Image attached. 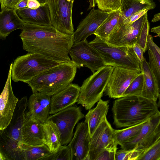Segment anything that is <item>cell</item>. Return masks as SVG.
Masks as SVG:
<instances>
[{"label":"cell","mask_w":160,"mask_h":160,"mask_svg":"<svg viewBox=\"0 0 160 160\" xmlns=\"http://www.w3.org/2000/svg\"><path fill=\"white\" fill-rule=\"evenodd\" d=\"M23 49L61 62H72L68 54L73 35L62 33L53 26L25 23L20 34Z\"/></svg>","instance_id":"6da1fadb"},{"label":"cell","mask_w":160,"mask_h":160,"mask_svg":"<svg viewBox=\"0 0 160 160\" xmlns=\"http://www.w3.org/2000/svg\"><path fill=\"white\" fill-rule=\"evenodd\" d=\"M157 102L140 96H127L116 99L112 108L113 124L117 128L133 126L160 113Z\"/></svg>","instance_id":"7a4b0ae2"},{"label":"cell","mask_w":160,"mask_h":160,"mask_svg":"<svg viewBox=\"0 0 160 160\" xmlns=\"http://www.w3.org/2000/svg\"><path fill=\"white\" fill-rule=\"evenodd\" d=\"M77 68L72 62L61 63L42 72L26 83L33 93L39 92L51 97L71 83Z\"/></svg>","instance_id":"3957f363"},{"label":"cell","mask_w":160,"mask_h":160,"mask_svg":"<svg viewBox=\"0 0 160 160\" xmlns=\"http://www.w3.org/2000/svg\"><path fill=\"white\" fill-rule=\"evenodd\" d=\"M89 43L99 53L106 66L141 72L140 62L132 47L110 45L97 36Z\"/></svg>","instance_id":"277c9868"},{"label":"cell","mask_w":160,"mask_h":160,"mask_svg":"<svg viewBox=\"0 0 160 160\" xmlns=\"http://www.w3.org/2000/svg\"><path fill=\"white\" fill-rule=\"evenodd\" d=\"M61 63L39 54L28 52L12 63L11 77L15 82L26 83L42 72Z\"/></svg>","instance_id":"5b68a950"},{"label":"cell","mask_w":160,"mask_h":160,"mask_svg":"<svg viewBox=\"0 0 160 160\" xmlns=\"http://www.w3.org/2000/svg\"><path fill=\"white\" fill-rule=\"evenodd\" d=\"M113 68L106 66L84 80L80 87L77 104L89 110L101 99Z\"/></svg>","instance_id":"8992f818"},{"label":"cell","mask_w":160,"mask_h":160,"mask_svg":"<svg viewBox=\"0 0 160 160\" xmlns=\"http://www.w3.org/2000/svg\"><path fill=\"white\" fill-rule=\"evenodd\" d=\"M148 12L132 23H124L120 17L118 23L110 34L107 42L117 47L130 46L137 42L146 20Z\"/></svg>","instance_id":"52a82bcc"},{"label":"cell","mask_w":160,"mask_h":160,"mask_svg":"<svg viewBox=\"0 0 160 160\" xmlns=\"http://www.w3.org/2000/svg\"><path fill=\"white\" fill-rule=\"evenodd\" d=\"M74 0H48L52 25L61 32L73 34L72 11Z\"/></svg>","instance_id":"ba28073f"},{"label":"cell","mask_w":160,"mask_h":160,"mask_svg":"<svg viewBox=\"0 0 160 160\" xmlns=\"http://www.w3.org/2000/svg\"><path fill=\"white\" fill-rule=\"evenodd\" d=\"M69 54L72 62L77 68L87 67L93 73L106 66L100 55L87 39L74 43Z\"/></svg>","instance_id":"9c48e42d"},{"label":"cell","mask_w":160,"mask_h":160,"mask_svg":"<svg viewBox=\"0 0 160 160\" xmlns=\"http://www.w3.org/2000/svg\"><path fill=\"white\" fill-rule=\"evenodd\" d=\"M84 117L79 107L72 106L50 115L47 120L56 124L60 132L61 145H66L73 137L75 126Z\"/></svg>","instance_id":"30bf717a"},{"label":"cell","mask_w":160,"mask_h":160,"mask_svg":"<svg viewBox=\"0 0 160 160\" xmlns=\"http://www.w3.org/2000/svg\"><path fill=\"white\" fill-rule=\"evenodd\" d=\"M114 130L106 118L89 139V150L87 160H95L104 149L117 146L118 144L115 138Z\"/></svg>","instance_id":"8fae6325"},{"label":"cell","mask_w":160,"mask_h":160,"mask_svg":"<svg viewBox=\"0 0 160 160\" xmlns=\"http://www.w3.org/2000/svg\"><path fill=\"white\" fill-rule=\"evenodd\" d=\"M140 72L122 68L114 67L105 91V95L113 99L122 97L130 84Z\"/></svg>","instance_id":"7c38bea8"},{"label":"cell","mask_w":160,"mask_h":160,"mask_svg":"<svg viewBox=\"0 0 160 160\" xmlns=\"http://www.w3.org/2000/svg\"><path fill=\"white\" fill-rule=\"evenodd\" d=\"M12 65H10L8 77L0 97V130L6 129L9 124L19 101L13 93L11 82Z\"/></svg>","instance_id":"4fadbf2b"},{"label":"cell","mask_w":160,"mask_h":160,"mask_svg":"<svg viewBox=\"0 0 160 160\" xmlns=\"http://www.w3.org/2000/svg\"><path fill=\"white\" fill-rule=\"evenodd\" d=\"M110 12L92 9L80 23L73 35V44L86 40L94 34L99 27L108 17Z\"/></svg>","instance_id":"5bb4252c"},{"label":"cell","mask_w":160,"mask_h":160,"mask_svg":"<svg viewBox=\"0 0 160 160\" xmlns=\"http://www.w3.org/2000/svg\"><path fill=\"white\" fill-rule=\"evenodd\" d=\"M68 146L71 150V160H87L90 139L88 126L85 121L78 123Z\"/></svg>","instance_id":"9a60e30c"},{"label":"cell","mask_w":160,"mask_h":160,"mask_svg":"<svg viewBox=\"0 0 160 160\" xmlns=\"http://www.w3.org/2000/svg\"><path fill=\"white\" fill-rule=\"evenodd\" d=\"M160 118V113L149 119L136 136L120 146L121 149L130 150L135 147L146 149L151 146L154 142L153 132Z\"/></svg>","instance_id":"2e32d148"},{"label":"cell","mask_w":160,"mask_h":160,"mask_svg":"<svg viewBox=\"0 0 160 160\" xmlns=\"http://www.w3.org/2000/svg\"><path fill=\"white\" fill-rule=\"evenodd\" d=\"M51 98L40 92L33 93L28 100L27 114L32 119L44 123L50 114Z\"/></svg>","instance_id":"e0dca14e"},{"label":"cell","mask_w":160,"mask_h":160,"mask_svg":"<svg viewBox=\"0 0 160 160\" xmlns=\"http://www.w3.org/2000/svg\"><path fill=\"white\" fill-rule=\"evenodd\" d=\"M80 90V87L78 84L71 83L64 89L52 96L50 114H54L73 106L77 102Z\"/></svg>","instance_id":"ac0fdd59"},{"label":"cell","mask_w":160,"mask_h":160,"mask_svg":"<svg viewBox=\"0 0 160 160\" xmlns=\"http://www.w3.org/2000/svg\"><path fill=\"white\" fill-rule=\"evenodd\" d=\"M43 134V124L32 119L26 112L21 131V142L32 146L43 145L45 144Z\"/></svg>","instance_id":"d6986e66"},{"label":"cell","mask_w":160,"mask_h":160,"mask_svg":"<svg viewBox=\"0 0 160 160\" xmlns=\"http://www.w3.org/2000/svg\"><path fill=\"white\" fill-rule=\"evenodd\" d=\"M28 101L27 97H24L19 100L11 122L4 129L7 134L18 144L21 142V131L25 119Z\"/></svg>","instance_id":"ffe728a7"},{"label":"cell","mask_w":160,"mask_h":160,"mask_svg":"<svg viewBox=\"0 0 160 160\" xmlns=\"http://www.w3.org/2000/svg\"><path fill=\"white\" fill-rule=\"evenodd\" d=\"M17 12L25 23L41 26H51L50 12L47 3L38 8L31 9L28 7L18 10Z\"/></svg>","instance_id":"44dd1931"},{"label":"cell","mask_w":160,"mask_h":160,"mask_svg":"<svg viewBox=\"0 0 160 160\" xmlns=\"http://www.w3.org/2000/svg\"><path fill=\"white\" fill-rule=\"evenodd\" d=\"M141 67L143 82L140 96L157 102L160 92L154 76L144 58L141 62Z\"/></svg>","instance_id":"7402d4cb"},{"label":"cell","mask_w":160,"mask_h":160,"mask_svg":"<svg viewBox=\"0 0 160 160\" xmlns=\"http://www.w3.org/2000/svg\"><path fill=\"white\" fill-rule=\"evenodd\" d=\"M25 23L18 15L14 9H8L0 11V36L2 40L12 31L22 29Z\"/></svg>","instance_id":"603a6c76"},{"label":"cell","mask_w":160,"mask_h":160,"mask_svg":"<svg viewBox=\"0 0 160 160\" xmlns=\"http://www.w3.org/2000/svg\"><path fill=\"white\" fill-rule=\"evenodd\" d=\"M109 101L101 99L95 107L91 109L85 115V122L87 124L89 139L100 124L107 118L109 108Z\"/></svg>","instance_id":"cb8c5ba5"},{"label":"cell","mask_w":160,"mask_h":160,"mask_svg":"<svg viewBox=\"0 0 160 160\" xmlns=\"http://www.w3.org/2000/svg\"><path fill=\"white\" fill-rule=\"evenodd\" d=\"M0 160H22L18 142L4 130H0Z\"/></svg>","instance_id":"d4e9b609"},{"label":"cell","mask_w":160,"mask_h":160,"mask_svg":"<svg viewBox=\"0 0 160 160\" xmlns=\"http://www.w3.org/2000/svg\"><path fill=\"white\" fill-rule=\"evenodd\" d=\"M156 4L152 0H121L119 10L124 20L144 10L153 9Z\"/></svg>","instance_id":"484cf974"},{"label":"cell","mask_w":160,"mask_h":160,"mask_svg":"<svg viewBox=\"0 0 160 160\" xmlns=\"http://www.w3.org/2000/svg\"><path fill=\"white\" fill-rule=\"evenodd\" d=\"M43 142L51 153L56 152L62 145L60 132L56 124L51 120L43 124Z\"/></svg>","instance_id":"4316f807"},{"label":"cell","mask_w":160,"mask_h":160,"mask_svg":"<svg viewBox=\"0 0 160 160\" xmlns=\"http://www.w3.org/2000/svg\"><path fill=\"white\" fill-rule=\"evenodd\" d=\"M149 66L157 81L160 92V48L154 42L153 37L149 34L147 39Z\"/></svg>","instance_id":"83f0119b"},{"label":"cell","mask_w":160,"mask_h":160,"mask_svg":"<svg viewBox=\"0 0 160 160\" xmlns=\"http://www.w3.org/2000/svg\"><path fill=\"white\" fill-rule=\"evenodd\" d=\"M18 145L20 149L22 160H41L51 153L48 147L45 144L42 146H36L21 142L18 144Z\"/></svg>","instance_id":"f1b7e54d"},{"label":"cell","mask_w":160,"mask_h":160,"mask_svg":"<svg viewBox=\"0 0 160 160\" xmlns=\"http://www.w3.org/2000/svg\"><path fill=\"white\" fill-rule=\"evenodd\" d=\"M120 15L119 9L110 11L108 17L99 27L94 34L107 41L110 34L118 23Z\"/></svg>","instance_id":"f546056e"},{"label":"cell","mask_w":160,"mask_h":160,"mask_svg":"<svg viewBox=\"0 0 160 160\" xmlns=\"http://www.w3.org/2000/svg\"><path fill=\"white\" fill-rule=\"evenodd\" d=\"M148 120L122 129L114 130V137L118 144L121 146L136 136L140 132L143 124Z\"/></svg>","instance_id":"4dcf8cb0"},{"label":"cell","mask_w":160,"mask_h":160,"mask_svg":"<svg viewBox=\"0 0 160 160\" xmlns=\"http://www.w3.org/2000/svg\"><path fill=\"white\" fill-rule=\"evenodd\" d=\"M146 150L135 147L130 150L121 149L117 150L115 155V160H138Z\"/></svg>","instance_id":"1f68e13d"},{"label":"cell","mask_w":160,"mask_h":160,"mask_svg":"<svg viewBox=\"0 0 160 160\" xmlns=\"http://www.w3.org/2000/svg\"><path fill=\"white\" fill-rule=\"evenodd\" d=\"M143 82L142 72L133 80L124 93L123 97L127 96H140Z\"/></svg>","instance_id":"d6a6232c"},{"label":"cell","mask_w":160,"mask_h":160,"mask_svg":"<svg viewBox=\"0 0 160 160\" xmlns=\"http://www.w3.org/2000/svg\"><path fill=\"white\" fill-rule=\"evenodd\" d=\"M41 160H71V149L68 145H61L56 152L51 153Z\"/></svg>","instance_id":"836d02e7"},{"label":"cell","mask_w":160,"mask_h":160,"mask_svg":"<svg viewBox=\"0 0 160 160\" xmlns=\"http://www.w3.org/2000/svg\"><path fill=\"white\" fill-rule=\"evenodd\" d=\"M160 138L146 149L138 160H160Z\"/></svg>","instance_id":"e575fe53"},{"label":"cell","mask_w":160,"mask_h":160,"mask_svg":"<svg viewBox=\"0 0 160 160\" xmlns=\"http://www.w3.org/2000/svg\"><path fill=\"white\" fill-rule=\"evenodd\" d=\"M99 9L110 12L119 9L121 0H95Z\"/></svg>","instance_id":"d590c367"},{"label":"cell","mask_w":160,"mask_h":160,"mask_svg":"<svg viewBox=\"0 0 160 160\" xmlns=\"http://www.w3.org/2000/svg\"><path fill=\"white\" fill-rule=\"evenodd\" d=\"M150 31V25L147 19L145 21L141 31L139 38L137 42L143 48L144 52L147 50L148 38Z\"/></svg>","instance_id":"8d00e7d4"},{"label":"cell","mask_w":160,"mask_h":160,"mask_svg":"<svg viewBox=\"0 0 160 160\" xmlns=\"http://www.w3.org/2000/svg\"><path fill=\"white\" fill-rule=\"evenodd\" d=\"M117 149V146L105 148L98 155L95 160H115Z\"/></svg>","instance_id":"74e56055"},{"label":"cell","mask_w":160,"mask_h":160,"mask_svg":"<svg viewBox=\"0 0 160 160\" xmlns=\"http://www.w3.org/2000/svg\"><path fill=\"white\" fill-rule=\"evenodd\" d=\"M21 0H0L1 5V11L5 10L11 9L16 10L17 5Z\"/></svg>","instance_id":"f35d334b"},{"label":"cell","mask_w":160,"mask_h":160,"mask_svg":"<svg viewBox=\"0 0 160 160\" xmlns=\"http://www.w3.org/2000/svg\"><path fill=\"white\" fill-rule=\"evenodd\" d=\"M148 11L147 10H144L137 12L128 18L124 20V23H132L139 19Z\"/></svg>","instance_id":"ab89813d"},{"label":"cell","mask_w":160,"mask_h":160,"mask_svg":"<svg viewBox=\"0 0 160 160\" xmlns=\"http://www.w3.org/2000/svg\"><path fill=\"white\" fill-rule=\"evenodd\" d=\"M132 47L141 63L144 58L143 53L144 52L143 48L137 42L135 43L132 46Z\"/></svg>","instance_id":"60d3db41"},{"label":"cell","mask_w":160,"mask_h":160,"mask_svg":"<svg viewBox=\"0 0 160 160\" xmlns=\"http://www.w3.org/2000/svg\"><path fill=\"white\" fill-rule=\"evenodd\" d=\"M41 4L37 0H28V8L36 9L39 7Z\"/></svg>","instance_id":"b9f144b4"},{"label":"cell","mask_w":160,"mask_h":160,"mask_svg":"<svg viewBox=\"0 0 160 160\" xmlns=\"http://www.w3.org/2000/svg\"><path fill=\"white\" fill-rule=\"evenodd\" d=\"M153 135L155 138L154 142H155L158 141L160 136V118L154 131Z\"/></svg>","instance_id":"7bdbcfd3"},{"label":"cell","mask_w":160,"mask_h":160,"mask_svg":"<svg viewBox=\"0 0 160 160\" xmlns=\"http://www.w3.org/2000/svg\"><path fill=\"white\" fill-rule=\"evenodd\" d=\"M28 0H21L17 5L16 10L28 7Z\"/></svg>","instance_id":"ee69618b"},{"label":"cell","mask_w":160,"mask_h":160,"mask_svg":"<svg viewBox=\"0 0 160 160\" xmlns=\"http://www.w3.org/2000/svg\"><path fill=\"white\" fill-rule=\"evenodd\" d=\"M151 32L155 33L156 37H160V25L152 28Z\"/></svg>","instance_id":"f6af8a7d"},{"label":"cell","mask_w":160,"mask_h":160,"mask_svg":"<svg viewBox=\"0 0 160 160\" xmlns=\"http://www.w3.org/2000/svg\"><path fill=\"white\" fill-rule=\"evenodd\" d=\"M160 21V12L155 14L152 20V22H156Z\"/></svg>","instance_id":"bcb514c9"},{"label":"cell","mask_w":160,"mask_h":160,"mask_svg":"<svg viewBox=\"0 0 160 160\" xmlns=\"http://www.w3.org/2000/svg\"><path fill=\"white\" fill-rule=\"evenodd\" d=\"M90 6L92 7H94L96 4L95 0H88Z\"/></svg>","instance_id":"7dc6e473"},{"label":"cell","mask_w":160,"mask_h":160,"mask_svg":"<svg viewBox=\"0 0 160 160\" xmlns=\"http://www.w3.org/2000/svg\"><path fill=\"white\" fill-rule=\"evenodd\" d=\"M41 4H43L47 3L48 0H37Z\"/></svg>","instance_id":"c3c4849f"},{"label":"cell","mask_w":160,"mask_h":160,"mask_svg":"<svg viewBox=\"0 0 160 160\" xmlns=\"http://www.w3.org/2000/svg\"><path fill=\"white\" fill-rule=\"evenodd\" d=\"M158 99V103H157V106L158 108H160V94L159 95Z\"/></svg>","instance_id":"681fc988"},{"label":"cell","mask_w":160,"mask_h":160,"mask_svg":"<svg viewBox=\"0 0 160 160\" xmlns=\"http://www.w3.org/2000/svg\"><path fill=\"white\" fill-rule=\"evenodd\" d=\"M160 138V136H159V138H158V139H159Z\"/></svg>","instance_id":"f907efd6"},{"label":"cell","mask_w":160,"mask_h":160,"mask_svg":"<svg viewBox=\"0 0 160 160\" xmlns=\"http://www.w3.org/2000/svg\"><path fill=\"white\" fill-rule=\"evenodd\" d=\"M160 1V0H159Z\"/></svg>","instance_id":"816d5d0a"}]
</instances>
